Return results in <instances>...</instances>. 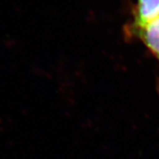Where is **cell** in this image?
<instances>
[{"label":"cell","instance_id":"1","mask_svg":"<svg viewBox=\"0 0 159 159\" xmlns=\"http://www.w3.org/2000/svg\"><path fill=\"white\" fill-rule=\"evenodd\" d=\"M127 33L139 39L159 62V17L142 27H128Z\"/></svg>","mask_w":159,"mask_h":159},{"label":"cell","instance_id":"2","mask_svg":"<svg viewBox=\"0 0 159 159\" xmlns=\"http://www.w3.org/2000/svg\"><path fill=\"white\" fill-rule=\"evenodd\" d=\"M159 17V0H137L134 21L128 27H142Z\"/></svg>","mask_w":159,"mask_h":159}]
</instances>
